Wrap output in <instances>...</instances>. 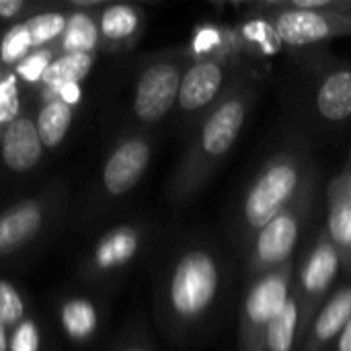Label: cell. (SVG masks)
<instances>
[{"label": "cell", "instance_id": "f546056e", "mask_svg": "<svg viewBox=\"0 0 351 351\" xmlns=\"http://www.w3.org/2000/svg\"><path fill=\"white\" fill-rule=\"evenodd\" d=\"M329 351H351V319L348 321L346 329L337 337V341L329 348Z\"/></svg>", "mask_w": 351, "mask_h": 351}, {"label": "cell", "instance_id": "cb8c5ba5", "mask_svg": "<svg viewBox=\"0 0 351 351\" xmlns=\"http://www.w3.org/2000/svg\"><path fill=\"white\" fill-rule=\"evenodd\" d=\"M29 47H31V39H29L27 27H25V23H23V25L12 27V29L4 35L2 47H0V56H2V60H4L6 64H10V62L21 60V58L29 51Z\"/></svg>", "mask_w": 351, "mask_h": 351}, {"label": "cell", "instance_id": "7c38bea8", "mask_svg": "<svg viewBox=\"0 0 351 351\" xmlns=\"http://www.w3.org/2000/svg\"><path fill=\"white\" fill-rule=\"evenodd\" d=\"M315 111L329 123L351 119V66H333L317 80Z\"/></svg>", "mask_w": 351, "mask_h": 351}, {"label": "cell", "instance_id": "d4e9b609", "mask_svg": "<svg viewBox=\"0 0 351 351\" xmlns=\"http://www.w3.org/2000/svg\"><path fill=\"white\" fill-rule=\"evenodd\" d=\"M23 317V300L16 294V290L0 282V323L2 325H14Z\"/></svg>", "mask_w": 351, "mask_h": 351}, {"label": "cell", "instance_id": "4dcf8cb0", "mask_svg": "<svg viewBox=\"0 0 351 351\" xmlns=\"http://www.w3.org/2000/svg\"><path fill=\"white\" fill-rule=\"evenodd\" d=\"M19 111V99L6 103V105H0V123L2 121H14V115Z\"/></svg>", "mask_w": 351, "mask_h": 351}, {"label": "cell", "instance_id": "6da1fadb", "mask_svg": "<svg viewBox=\"0 0 351 351\" xmlns=\"http://www.w3.org/2000/svg\"><path fill=\"white\" fill-rule=\"evenodd\" d=\"M255 97V80L245 78L199 121V130L179 169L177 189L181 197L197 193L222 167L249 121Z\"/></svg>", "mask_w": 351, "mask_h": 351}, {"label": "cell", "instance_id": "ba28073f", "mask_svg": "<svg viewBox=\"0 0 351 351\" xmlns=\"http://www.w3.org/2000/svg\"><path fill=\"white\" fill-rule=\"evenodd\" d=\"M247 76L239 70V64L220 56H208L187 66L177 107L187 117H206L232 88H237Z\"/></svg>", "mask_w": 351, "mask_h": 351}, {"label": "cell", "instance_id": "8d00e7d4", "mask_svg": "<svg viewBox=\"0 0 351 351\" xmlns=\"http://www.w3.org/2000/svg\"><path fill=\"white\" fill-rule=\"evenodd\" d=\"M350 165H351V160H350Z\"/></svg>", "mask_w": 351, "mask_h": 351}, {"label": "cell", "instance_id": "5bb4252c", "mask_svg": "<svg viewBox=\"0 0 351 351\" xmlns=\"http://www.w3.org/2000/svg\"><path fill=\"white\" fill-rule=\"evenodd\" d=\"M41 138L29 119L10 121L2 140V158L8 169L25 173L33 169L41 156Z\"/></svg>", "mask_w": 351, "mask_h": 351}, {"label": "cell", "instance_id": "5b68a950", "mask_svg": "<svg viewBox=\"0 0 351 351\" xmlns=\"http://www.w3.org/2000/svg\"><path fill=\"white\" fill-rule=\"evenodd\" d=\"M296 259L286 265L255 278L249 284V290L243 300L241 327H239V350L263 351V339L269 325L286 306L294 278H296Z\"/></svg>", "mask_w": 351, "mask_h": 351}, {"label": "cell", "instance_id": "e0dca14e", "mask_svg": "<svg viewBox=\"0 0 351 351\" xmlns=\"http://www.w3.org/2000/svg\"><path fill=\"white\" fill-rule=\"evenodd\" d=\"M138 245H140V237L134 228H119L111 232L97 251L99 267L109 269L128 263L138 253Z\"/></svg>", "mask_w": 351, "mask_h": 351}, {"label": "cell", "instance_id": "603a6c76", "mask_svg": "<svg viewBox=\"0 0 351 351\" xmlns=\"http://www.w3.org/2000/svg\"><path fill=\"white\" fill-rule=\"evenodd\" d=\"M29 39H31V47H39L45 41L53 39L58 33H62L66 29V21L62 14L49 12V14H37L33 19H29L25 23Z\"/></svg>", "mask_w": 351, "mask_h": 351}, {"label": "cell", "instance_id": "277c9868", "mask_svg": "<svg viewBox=\"0 0 351 351\" xmlns=\"http://www.w3.org/2000/svg\"><path fill=\"white\" fill-rule=\"evenodd\" d=\"M313 197L315 177L306 183V187L292 206H288L284 212H280L274 220H269L261 230L253 234L247 251V278L251 282L294 259L292 255L298 247L304 222L311 214Z\"/></svg>", "mask_w": 351, "mask_h": 351}, {"label": "cell", "instance_id": "836d02e7", "mask_svg": "<svg viewBox=\"0 0 351 351\" xmlns=\"http://www.w3.org/2000/svg\"><path fill=\"white\" fill-rule=\"evenodd\" d=\"M0 351H6V333H4L2 323H0Z\"/></svg>", "mask_w": 351, "mask_h": 351}, {"label": "cell", "instance_id": "484cf974", "mask_svg": "<svg viewBox=\"0 0 351 351\" xmlns=\"http://www.w3.org/2000/svg\"><path fill=\"white\" fill-rule=\"evenodd\" d=\"M47 68H49V53L47 51H37V53H31L29 58H25L19 64V74L25 80L35 82V80L43 78Z\"/></svg>", "mask_w": 351, "mask_h": 351}, {"label": "cell", "instance_id": "d6a6232c", "mask_svg": "<svg viewBox=\"0 0 351 351\" xmlns=\"http://www.w3.org/2000/svg\"><path fill=\"white\" fill-rule=\"evenodd\" d=\"M341 177H343V181H346V185H348V191H350L351 195V165H348V169L341 173Z\"/></svg>", "mask_w": 351, "mask_h": 351}, {"label": "cell", "instance_id": "7a4b0ae2", "mask_svg": "<svg viewBox=\"0 0 351 351\" xmlns=\"http://www.w3.org/2000/svg\"><path fill=\"white\" fill-rule=\"evenodd\" d=\"M313 177V162L304 150H280L274 154L243 195L241 228L245 239L251 241L257 230L292 206Z\"/></svg>", "mask_w": 351, "mask_h": 351}, {"label": "cell", "instance_id": "4fadbf2b", "mask_svg": "<svg viewBox=\"0 0 351 351\" xmlns=\"http://www.w3.org/2000/svg\"><path fill=\"white\" fill-rule=\"evenodd\" d=\"M327 237L341 255L343 267L351 271V195L341 175L327 187Z\"/></svg>", "mask_w": 351, "mask_h": 351}, {"label": "cell", "instance_id": "1f68e13d", "mask_svg": "<svg viewBox=\"0 0 351 351\" xmlns=\"http://www.w3.org/2000/svg\"><path fill=\"white\" fill-rule=\"evenodd\" d=\"M23 8L21 0H0V16H12Z\"/></svg>", "mask_w": 351, "mask_h": 351}, {"label": "cell", "instance_id": "4316f807", "mask_svg": "<svg viewBox=\"0 0 351 351\" xmlns=\"http://www.w3.org/2000/svg\"><path fill=\"white\" fill-rule=\"evenodd\" d=\"M12 351H37L39 350V335L33 323H23L16 333L12 335Z\"/></svg>", "mask_w": 351, "mask_h": 351}, {"label": "cell", "instance_id": "d6986e66", "mask_svg": "<svg viewBox=\"0 0 351 351\" xmlns=\"http://www.w3.org/2000/svg\"><path fill=\"white\" fill-rule=\"evenodd\" d=\"M70 121H72L70 107L62 101H49L41 109L39 119H37V134L41 138V144L47 148L58 146L64 140L70 128Z\"/></svg>", "mask_w": 351, "mask_h": 351}, {"label": "cell", "instance_id": "8fae6325", "mask_svg": "<svg viewBox=\"0 0 351 351\" xmlns=\"http://www.w3.org/2000/svg\"><path fill=\"white\" fill-rule=\"evenodd\" d=\"M150 162V146L142 138H132L123 142L105 165V187L113 195L128 193L144 175Z\"/></svg>", "mask_w": 351, "mask_h": 351}, {"label": "cell", "instance_id": "74e56055", "mask_svg": "<svg viewBox=\"0 0 351 351\" xmlns=\"http://www.w3.org/2000/svg\"><path fill=\"white\" fill-rule=\"evenodd\" d=\"M350 274H351V271H350Z\"/></svg>", "mask_w": 351, "mask_h": 351}, {"label": "cell", "instance_id": "52a82bcc", "mask_svg": "<svg viewBox=\"0 0 351 351\" xmlns=\"http://www.w3.org/2000/svg\"><path fill=\"white\" fill-rule=\"evenodd\" d=\"M343 261L327 232H321L296 267L294 286L300 294V343L323 304L333 294ZM300 348V346H298Z\"/></svg>", "mask_w": 351, "mask_h": 351}, {"label": "cell", "instance_id": "d590c367", "mask_svg": "<svg viewBox=\"0 0 351 351\" xmlns=\"http://www.w3.org/2000/svg\"><path fill=\"white\" fill-rule=\"evenodd\" d=\"M130 351H146V350H142V348H134V350H130Z\"/></svg>", "mask_w": 351, "mask_h": 351}, {"label": "cell", "instance_id": "9c48e42d", "mask_svg": "<svg viewBox=\"0 0 351 351\" xmlns=\"http://www.w3.org/2000/svg\"><path fill=\"white\" fill-rule=\"evenodd\" d=\"M185 70L187 68L179 62H156L140 74L134 97V111L138 119L144 123H156L171 113L179 101Z\"/></svg>", "mask_w": 351, "mask_h": 351}, {"label": "cell", "instance_id": "ffe728a7", "mask_svg": "<svg viewBox=\"0 0 351 351\" xmlns=\"http://www.w3.org/2000/svg\"><path fill=\"white\" fill-rule=\"evenodd\" d=\"M138 27H140V14L134 6H128V4L109 6L101 19L103 35L113 39V41H121V39L132 37L138 31Z\"/></svg>", "mask_w": 351, "mask_h": 351}, {"label": "cell", "instance_id": "83f0119b", "mask_svg": "<svg viewBox=\"0 0 351 351\" xmlns=\"http://www.w3.org/2000/svg\"><path fill=\"white\" fill-rule=\"evenodd\" d=\"M16 99V78L8 76L0 82V105H6Z\"/></svg>", "mask_w": 351, "mask_h": 351}, {"label": "cell", "instance_id": "ac0fdd59", "mask_svg": "<svg viewBox=\"0 0 351 351\" xmlns=\"http://www.w3.org/2000/svg\"><path fill=\"white\" fill-rule=\"evenodd\" d=\"M90 64H93L90 53H68L56 60L53 64H49V68L43 74V82L51 90H58L66 84H76L88 74Z\"/></svg>", "mask_w": 351, "mask_h": 351}, {"label": "cell", "instance_id": "2e32d148", "mask_svg": "<svg viewBox=\"0 0 351 351\" xmlns=\"http://www.w3.org/2000/svg\"><path fill=\"white\" fill-rule=\"evenodd\" d=\"M41 224V210L35 204H21L0 216V253L27 243Z\"/></svg>", "mask_w": 351, "mask_h": 351}, {"label": "cell", "instance_id": "8992f818", "mask_svg": "<svg viewBox=\"0 0 351 351\" xmlns=\"http://www.w3.org/2000/svg\"><path fill=\"white\" fill-rule=\"evenodd\" d=\"M255 10L288 47H313L337 37H351V16L337 10L311 12L282 6L278 0L257 2Z\"/></svg>", "mask_w": 351, "mask_h": 351}, {"label": "cell", "instance_id": "e575fe53", "mask_svg": "<svg viewBox=\"0 0 351 351\" xmlns=\"http://www.w3.org/2000/svg\"><path fill=\"white\" fill-rule=\"evenodd\" d=\"M343 12L351 16V0H343Z\"/></svg>", "mask_w": 351, "mask_h": 351}, {"label": "cell", "instance_id": "9a60e30c", "mask_svg": "<svg viewBox=\"0 0 351 351\" xmlns=\"http://www.w3.org/2000/svg\"><path fill=\"white\" fill-rule=\"evenodd\" d=\"M300 346V294L296 286H292V294L282 308V313L276 317V321L269 325L263 351H296Z\"/></svg>", "mask_w": 351, "mask_h": 351}, {"label": "cell", "instance_id": "30bf717a", "mask_svg": "<svg viewBox=\"0 0 351 351\" xmlns=\"http://www.w3.org/2000/svg\"><path fill=\"white\" fill-rule=\"evenodd\" d=\"M351 319V284L335 290L313 319L296 351H329Z\"/></svg>", "mask_w": 351, "mask_h": 351}, {"label": "cell", "instance_id": "f1b7e54d", "mask_svg": "<svg viewBox=\"0 0 351 351\" xmlns=\"http://www.w3.org/2000/svg\"><path fill=\"white\" fill-rule=\"evenodd\" d=\"M56 93H58L60 101H62V103H66L68 107H70V105H74V103H78V101H80V95H82L78 84H66V86L58 88Z\"/></svg>", "mask_w": 351, "mask_h": 351}, {"label": "cell", "instance_id": "3957f363", "mask_svg": "<svg viewBox=\"0 0 351 351\" xmlns=\"http://www.w3.org/2000/svg\"><path fill=\"white\" fill-rule=\"evenodd\" d=\"M224 286V267L220 257L195 247L185 251L173 267L169 282V306L183 327L199 325L218 304Z\"/></svg>", "mask_w": 351, "mask_h": 351}, {"label": "cell", "instance_id": "44dd1931", "mask_svg": "<svg viewBox=\"0 0 351 351\" xmlns=\"http://www.w3.org/2000/svg\"><path fill=\"white\" fill-rule=\"evenodd\" d=\"M97 45V27L90 16L86 14H72L66 23L64 47L70 53H88Z\"/></svg>", "mask_w": 351, "mask_h": 351}, {"label": "cell", "instance_id": "7402d4cb", "mask_svg": "<svg viewBox=\"0 0 351 351\" xmlns=\"http://www.w3.org/2000/svg\"><path fill=\"white\" fill-rule=\"evenodd\" d=\"M62 323L74 339H82L95 331L97 315L86 300H72L62 311Z\"/></svg>", "mask_w": 351, "mask_h": 351}]
</instances>
